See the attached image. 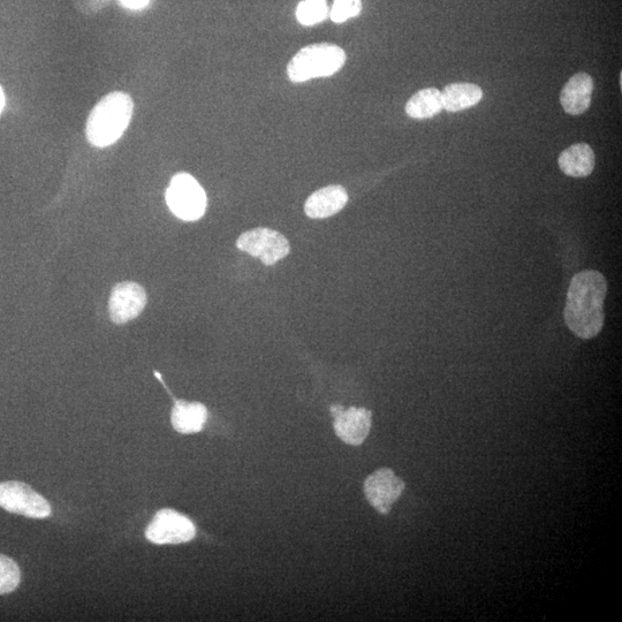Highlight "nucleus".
I'll list each match as a JSON object with an SVG mask.
<instances>
[{
	"label": "nucleus",
	"mask_w": 622,
	"mask_h": 622,
	"mask_svg": "<svg viewBox=\"0 0 622 622\" xmlns=\"http://www.w3.org/2000/svg\"><path fill=\"white\" fill-rule=\"evenodd\" d=\"M170 210L182 221L195 222L207 209V195L191 174L179 173L166 191Z\"/></svg>",
	"instance_id": "20e7f679"
},
{
	"label": "nucleus",
	"mask_w": 622,
	"mask_h": 622,
	"mask_svg": "<svg viewBox=\"0 0 622 622\" xmlns=\"http://www.w3.org/2000/svg\"><path fill=\"white\" fill-rule=\"evenodd\" d=\"M208 411L200 402L178 400L173 407L171 422L174 429L180 434H195L200 432L207 422Z\"/></svg>",
	"instance_id": "4468645a"
},
{
	"label": "nucleus",
	"mask_w": 622,
	"mask_h": 622,
	"mask_svg": "<svg viewBox=\"0 0 622 622\" xmlns=\"http://www.w3.org/2000/svg\"><path fill=\"white\" fill-rule=\"evenodd\" d=\"M404 489V481L388 468L377 470L364 482V492H366L368 502L382 514L390 512L392 505L397 502Z\"/></svg>",
	"instance_id": "6e6552de"
},
{
	"label": "nucleus",
	"mask_w": 622,
	"mask_h": 622,
	"mask_svg": "<svg viewBox=\"0 0 622 622\" xmlns=\"http://www.w3.org/2000/svg\"><path fill=\"white\" fill-rule=\"evenodd\" d=\"M608 282L601 272L586 270L572 278L564 310L565 323L576 337L593 339L601 333Z\"/></svg>",
	"instance_id": "f257e3e1"
},
{
	"label": "nucleus",
	"mask_w": 622,
	"mask_h": 622,
	"mask_svg": "<svg viewBox=\"0 0 622 622\" xmlns=\"http://www.w3.org/2000/svg\"><path fill=\"white\" fill-rule=\"evenodd\" d=\"M77 11L83 15H95L108 6L110 0H72Z\"/></svg>",
	"instance_id": "aec40b11"
},
{
	"label": "nucleus",
	"mask_w": 622,
	"mask_h": 622,
	"mask_svg": "<svg viewBox=\"0 0 622 622\" xmlns=\"http://www.w3.org/2000/svg\"><path fill=\"white\" fill-rule=\"evenodd\" d=\"M128 9L140 10L146 7L150 0H120Z\"/></svg>",
	"instance_id": "412c9836"
},
{
	"label": "nucleus",
	"mask_w": 622,
	"mask_h": 622,
	"mask_svg": "<svg viewBox=\"0 0 622 622\" xmlns=\"http://www.w3.org/2000/svg\"><path fill=\"white\" fill-rule=\"evenodd\" d=\"M362 10L361 0H335L330 18L336 24H343L348 19L358 17Z\"/></svg>",
	"instance_id": "6ab92c4d"
},
{
	"label": "nucleus",
	"mask_w": 622,
	"mask_h": 622,
	"mask_svg": "<svg viewBox=\"0 0 622 622\" xmlns=\"http://www.w3.org/2000/svg\"><path fill=\"white\" fill-rule=\"evenodd\" d=\"M5 106V95L2 87H0V113L3 112Z\"/></svg>",
	"instance_id": "4be33fe9"
},
{
	"label": "nucleus",
	"mask_w": 622,
	"mask_h": 622,
	"mask_svg": "<svg viewBox=\"0 0 622 622\" xmlns=\"http://www.w3.org/2000/svg\"><path fill=\"white\" fill-rule=\"evenodd\" d=\"M133 110L130 95L116 91L104 96L90 112L86 127L88 141L98 148L116 143L130 125Z\"/></svg>",
	"instance_id": "f03ea898"
},
{
	"label": "nucleus",
	"mask_w": 622,
	"mask_h": 622,
	"mask_svg": "<svg viewBox=\"0 0 622 622\" xmlns=\"http://www.w3.org/2000/svg\"><path fill=\"white\" fill-rule=\"evenodd\" d=\"M335 416V431L341 441L359 446L366 441L371 428V413L366 408L332 406Z\"/></svg>",
	"instance_id": "9d476101"
},
{
	"label": "nucleus",
	"mask_w": 622,
	"mask_h": 622,
	"mask_svg": "<svg viewBox=\"0 0 622 622\" xmlns=\"http://www.w3.org/2000/svg\"><path fill=\"white\" fill-rule=\"evenodd\" d=\"M348 194L341 186H328L309 196L305 212L309 218L324 219L338 214L346 206Z\"/></svg>",
	"instance_id": "f8f14e48"
},
{
	"label": "nucleus",
	"mask_w": 622,
	"mask_h": 622,
	"mask_svg": "<svg viewBox=\"0 0 622 622\" xmlns=\"http://www.w3.org/2000/svg\"><path fill=\"white\" fill-rule=\"evenodd\" d=\"M20 568L14 560L0 555V595L10 594L19 587Z\"/></svg>",
	"instance_id": "a211bd4d"
},
{
	"label": "nucleus",
	"mask_w": 622,
	"mask_h": 622,
	"mask_svg": "<svg viewBox=\"0 0 622 622\" xmlns=\"http://www.w3.org/2000/svg\"><path fill=\"white\" fill-rule=\"evenodd\" d=\"M195 534L194 523L169 508L157 512L146 530L148 540L157 545L186 543L192 541Z\"/></svg>",
	"instance_id": "0eeeda50"
},
{
	"label": "nucleus",
	"mask_w": 622,
	"mask_h": 622,
	"mask_svg": "<svg viewBox=\"0 0 622 622\" xmlns=\"http://www.w3.org/2000/svg\"><path fill=\"white\" fill-rule=\"evenodd\" d=\"M345 62L346 53L338 45L330 43L311 44L301 49L293 57L287 66V74L294 83L331 77L345 65Z\"/></svg>",
	"instance_id": "7ed1b4c3"
},
{
	"label": "nucleus",
	"mask_w": 622,
	"mask_h": 622,
	"mask_svg": "<svg viewBox=\"0 0 622 622\" xmlns=\"http://www.w3.org/2000/svg\"><path fill=\"white\" fill-rule=\"evenodd\" d=\"M237 247L241 252L260 259L265 265H273L290 253V244L283 234L259 227L241 234Z\"/></svg>",
	"instance_id": "423d86ee"
},
{
	"label": "nucleus",
	"mask_w": 622,
	"mask_h": 622,
	"mask_svg": "<svg viewBox=\"0 0 622 622\" xmlns=\"http://www.w3.org/2000/svg\"><path fill=\"white\" fill-rule=\"evenodd\" d=\"M147 305V294L139 284L126 282L113 287L109 301L113 323L125 324L138 317Z\"/></svg>",
	"instance_id": "1a4fd4ad"
},
{
	"label": "nucleus",
	"mask_w": 622,
	"mask_h": 622,
	"mask_svg": "<svg viewBox=\"0 0 622 622\" xmlns=\"http://www.w3.org/2000/svg\"><path fill=\"white\" fill-rule=\"evenodd\" d=\"M482 98V89L473 83H452L442 91L443 108L449 112L473 108Z\"/></svg>",
	"instance_id": "2eb2a0df"
},
{
	"label": "nucleus",
	"mask_w": 622,
	"mask_h": 622,
	"mask_svg": "<svg viewBox=\"0 0 622 622\" xmlns=\"http://www.w3.org/2000/svg\"><path fill=\"white\" fill-rule=\"evenodd\" d=\"M559 168L566 176L573 178H586L593 173L596 165V157L593 148L587 143L574 144L560 154L558 159Z\"/></svg>",
	"instance_id": "ddd939ff"
},
{
	"label": "nucleus",
	"mask_w": 622,
	"mask_h": 622,
	"mask_svg": "<svg viewBox=\"0 0 622 622\" xmlns=\"http://www.w3.org/2000/svg\"><path fill=\"white\" fill-rule=\"evenodd\" d=\"M442 91L437 88H427L417 91L409 98L405 111L413 119H429L443 110Z\"/></svg>",
	"instance_id": "dca6fc26"
},
{
	"label": "nucleus",
	"mask_w": 622,
	"mask_h": 622,
	"mask_svg": "<svg viewBox=\"0 0 622 622\" xmlns=\"http://www.w3.org/2000/svg\"><path fill=\"white\" fill-rule=\"evenodd\" d=\"M593 91L594 79L589 74H575L561 90V106L568 115L581 116L589 109Z\"/></svg>",
	"instance_id": "9b49d317"
},
{
	"label": "nucleus",
	"mask_w": 622,
	"mask_h": 622,
	"mask_svg": "<svg viewBox=\"0 0 622 622\" xmlns=\"http://www.w3.org/2000/svg\"><path fill=\"white\" fill-rule=\"evenodd\" d=\"M328 15L326 0H303L297 10V18L303 26L320 24Z\"/></svg>",
	"instance_id": "f3484780"
},
{
	"label": "nucleus",
	"mask_w": 622,
	"mask_h": 622,
	"mask_svg": "<svg viewBox=\"0 0 622 622\" xmlns=\"http://www.w3.org/2000/svg\"><path fill=\"white\" fill-rule=\"evenodd\" d=\"M0 507L32 519H45L51 514L47 499L29 485L17 481L0 483Z\"/></svg>",
	"instance_id": "39448f33"
}]
</instances>
